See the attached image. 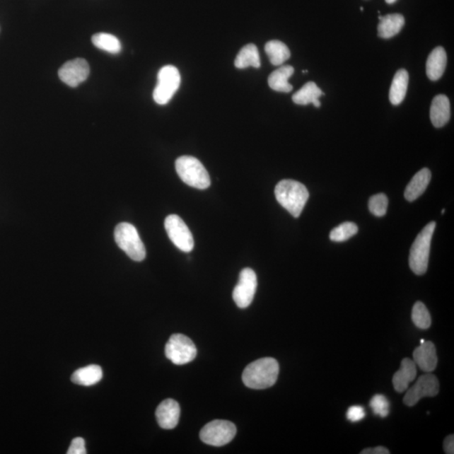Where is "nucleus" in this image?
Instances as JSON below:
<instances>
[{
    "instance_id": "30",
    "label": "nucleus",
    "mask_w": 454,
    "mask_h": 454,
    "mask_svg": "<svg viewBox=\"0 0 454 454\" xmlns=\"http://www.w3.org/2000/svg\"><path fill=\"white\" fill-rule=\"evenodd\" d=\"M371 407L376 415L386 417L390 413V402L385 396L376 395L371 400Z\"/></svg>"
},
{
    "instance_id": "26",
    "label": "nucleus",
    "mask_w": 454,
    "mask_h": 454,
    "mask_svg": "<svg viewBox=\"0 0 454 454\" xmlns=\"http://www.w3.org/2000/svg\"><path fill=\"white\" fill-rule=\"evenodd\" d=\"M92 42L97 48L111 54H117L122 50V44L115 35L108 33H98L93 35Z\"/></svg>"
},
{
    "instance_id": "39",
    "label": "nucleus",
    "mask_w": 454,
    "mask_h": 454,
    "mask_svg": "<svg viewBox=\"0 0 454 454\" xmlns=\"http://www.w3.org/2000/svg\"><path fill=\"white\" fill-rule=\"evenodd\" d=\"M444 212H445V210H443V211H442V213L443 214Z\"/></svg>"
},
{
    "instance_id": "8",
    "label": "nucleus",
    "mask_w": 454,
    "mask_h": 454,
    "mask_svg": "<svg viewBox=\"0 0 454 454\" xmlns=\"http://www.w3.org/2000/svg\"><path fill=\"white\" fill-rule=\"evenodd\" d=\"M166 357L177 365L192 362L197 349L192 340L182 334H173L165 347Z\"/></svg>"
},
{
    "instance_id": "19",
    "label": "nucleus",
    "mask_w": 454,
    "mask_h": 454,
    "mask_svg": "<svg viewBox=\"0 0 454 454\" xmlns=\"http://www.w3.org/2000/svg\"><path fill=\"white\" fill-rule=\"evenodd\" d=\"M380 24L378 25V37L390 39L399 34L404 25V18L402 15L391 14L378 16Z\"/></svg>"
},
{
    "instance_id": "18",
    "label": "nucleus",
    "mask_w": 454,
    "mask_h": 454,
    "mask_svg": "<svg viewBox=\"0 0 454 454\" xmlns=\"http://www.w3.org/2000/svg\"><path fill=\"white\" fill-rule=\"evenodd\" d=\"M431 179V173L429 168H422L417 173L404 190V197L408 202H412L419 198L425 192Z\"/></svg>"
},
{
    "instance_id": "24",
    "label": "nucleus",
    "mask_w": 454,
    "mask_h": 454,
    "mask_svg": "<svg viewBox=\"0 0 454 454\" xmlns=\"http://www.w3.org/2000/svg\"><path fill=\"white\" fill-rule=\"evenodd\" d=\"M235 68L239 69H247L248 66L252 68H260L261 62L260 52L255 44H248L243 47L235 60Z\"/></svg>"
},
{
    "instance_id": "28",
    "label": "nucleus",
    "mask_w": 454,
    "mask_h": 454,
    "mask_svg": "<svg viewBox=\"0 0 454 454\" xmlns=\"http://www.w3.org/2000/svg\"><path fill=\"white\" fill-rule=\"evenodd\" d=\"M357 225L353 222H344L334 228L330 233V239L332 242L341 243L354 237L358 233Z\"/></svg>"
},
{
    "instance_id": "36",
    "label": "nucleus",
    "mask_w": 454,
    "mask_h": 454,
    "mask_svg": "<svg viewBox=\"0 0 454 454\" xmlns=\"http://www.w3.org/2000/svg\"><path fill=\"white\" fill-rule=\"evenodd\" d=\"M307 73H308V71H307V70L303 71V74H307Z\"/></svg>"
},
{
    "instance_id": "11",
    "label": "nucleus",
    "mask_w": 454,
    "mask_h": 454,
    "mask_svg": "<svg viewBox=\"0 0 454 454\" xmlns=\"http://www.w3.org/2000/svg\"><path fill=\"white\" fill-rule=\"evenodd\" d=\"M439 392L438 378L430 373L418 378L415 385L407 390L403 402L407 407H414L424 397H433Z\"/></svg>"
},
{
    "instance_id": "6",
    "label": "nucleus",
    "mask_w": 454,
    "mask_h": 454,
    "mask_svg": "<svg viewBox=\"0 0 454 454\" xmlns=\"http://www.w3.org/2000/svg\"><path fill=\"white\" fill-rule=\"evenodd\" d=\"M181 76L175 66L167 65L159 70L158 83L153 91V100L161 105H167L180 86Z\"/></svg>"
},
{
    "instance_id": "33",
    "label": "nucleus",
    "mask_w": 454,
    "mask_h": 454,
    "mask_svg": "<svg viewBox=\"0 0 454 454\" xmlns=\"http://www.w3.org/2000/svg\"><path fill=\"white\" fill-rule=\"evenodd\" d=\"M443 449L445 453L453 454L454 453V436L449 435L444 440Z\"/></svg>"
},
{
    "instance_id": "20",
    "label": "nucleus",
    "mask_w": 454,
    "mask_h": 454,
    "mask_svg": "<svg viewBox=\"0 0 454 454\" xmlns=\"http://www.w3.org/2000/svg\"><path fill=\"white\" fill-rule=\"evenodd\" d=\"M295 72L292 66L284 65L274 71L269 75V86L273 91L282 93H289L293 90V86L289 83V79Z\"/></svg>"
},
{
    "instance_id": "4",
    "label": "nucleus",
    "mask_w": 454,
    "mask_h": 454,
    "mask_svg": "<svg viewBox=\"0 0 454 454\" xmlns=\"http://www.w3.org/2000/svg\"><path fill=\"white\" fill-rule=\"evenodd\" d=\"M176 171L180 179L194 188L206 190L211 185V177L199 160L182 156L176 160Z\"/></svg>"
},
{
    "instance_id": "21",
    "label": "nucleus",
    "mask_w": 454,
    "mask_h": 454,
    "mask_svg": "<svg viewBox=\"0 0 454 454\" xmlns=\"http://www.w3.org/2000/svg\"><path fill=\"white\" fill-rule=\"evenodd\" d=\"M324 95V93L314 82H308L298 91L293 95V103L299 105H307L313 104L317 108H320V102L319 98Z\"/></svg>"
},
{
    "instance_id": "25",
    "label": "nucleus",
    "mask_w": 454,
    "mask_h": 454,
    "mask_svg": "<svg viewBox=\"0 0 454 454\" xmlns=\"http://www.w3.org/2000/svg\"><path fill=\"white\" fill-rule=\"evenodd\" d=\"M265 52L271 64L274 66L282 65L291 57V51H289V47L286 44L277 41V40L267 42Z\"/></svg>"
},
{
    "instance_id": "14",
    "label": "nucleus",
    "mask_w": 454,
    "mask_h": 454,
    "mask_svg": "<svg viewBox=\"0 0 454 454\" xmlns=\"http://www.w3.org/2000/svg\"><path fill=\"white\" fill-rule=\"evenodd\" d=\"M413 361L422 371L431 373L438 365V356L436 347L431 342L425 341L414 351Z\"/></svg>"
},
{
    "instance_id": "1",
    "label": "nucleus",
    "mask_w": 454,
    "mask_h": 454,
    "mask_svg": "<svg viewBox=\"0 0 454 454\" xmlns=\"http://www.w3.org/2000/svg\"><path fill=\"white\" fill-rule=\"evenodd\" d=\"M279 365L273 358H264L248 365L243 373V381L248 388L264 390L278 380Z\"/></svg>"
},
{
    "instance_id": "5",
    "label": "nucleus",
    "mask_w": 454,
    "mask_h": 454,
    "mask_svg": "<svg viewBox=\"0 0 454 454\" xmlns=\"http://www.w3.org/2000/svg\"><path fill=\"white\" fill-rule=\"evenodd\" d=\"M115 240L118 247L132 260H145L146 248L134 226L127 222L119 224L115 229Z\"/></svg>"
},
{
    "instance_id": "13",
    "label": "nucleus",
    "mask_w": 454,
    "mask_h": 454,
    "mask_svg": "<svg viewBox=\"0 0 454 454\" xmlns=\"http://www.w3.org/2000/svg\"><path fill=\"white\" fill-rule=\"evenodd\" d=\"M180 407L179 403L173 399H167L159 404L156 411V417L160 426L170 430L179 424Z\"/></svg>"
},
{
    "instance_id": "37",
    "label": "nucleus",
    "mask_w": 454,
    "mask_h": 454,
    "mask_svg": "<svg viewBox=\"0 0 454 454\" xmlns=\"http://www.w3.org/2000/svg\"><path fill=\"white\" fill-rule=\"evenodd\" d=\"M424 342H425V340H424V339H421V344H424Z\"/></svg>"
},
{
    "instance_id": "34",
    "label": "nucleus",
    "mask_w": 454,
    "mask_h": 454,
    "mask_svg": "<svg viewBox=\"0 0 454 454\" xmlns=\"http://www.w3.org/2000/svg\"><path fill=\"white\" fill-rule=\"evenodd\" d=\"M390 452L385 447L378 446L373 448H366L360 453L361 454H389Z\"/></svg>"
},
{
    "instance_id": "15",
    "label": "nucleus",
    "mask_w": 454,
    "mask_h": 454,
    "mask_svg": "<svg viewBox=\"0 0 454 454\" xmlns=\"http://www.w3.org/2000/svg\"><path fill=\"white\" fill-rule=\"evenodd\" d=\"M450 117L451 108L448 98L444 95L436 96L431 102L430 109L431 123L436 128H441L449 122Z\"/></svg>"
},
{
    "instance_id": "3",
    "label": "nucleus",
    "mask_w": 454,
    "mask_h": 454,
    "mask_svg": "<svg viewBox=\"0 0 454 454\" xmlns=\"http://www.w3.org/2000/svg\"><path fill=\"white\" fill-rule=\"evenodd\" d=\"M436 228L435 222L427 224L418 234L409 251V268L417 275H422L426 272L429 267L431 238Z\"/></svg>"
},
{
    "instance_id": "22",
    "label": "nucleus",
    "mask_w": 454,
    "mask_h": 454,
    "mask_svg": "<svg viewBox=\"0 0 454 454\" xmlns=\"http://www.w3.org/2000/svg\"><path fill=\"white\" fill-rule=\"evenodd\" d=\"M409 83V74L406 69H400L395 74L390 88V101L393 105L402 103L407 95Z\"/></svg>"
},
{
    "instance_id": "27",
    "label": "nucleus",
    "mask_w": 454,
    "mask_h": 454,
    "mask_svg": "<svg viewBox=\"0 0 454 454\" xmlns=\"http://www.w3.org/2000/svg\"><path fill=\"white\" fill-rule=\"evenodd\" d=\"M412 318L415 326L421 330H426L431 327V315L426 306L421 301H417L414 305Z\"/></svg>"
},
{
    "instance_id": "16",
    "label": "nucleus",
    "mask_w": 454,
    "mask_h": 454,
    "mask_svg": "<svg viewBox=\"0 0 454 454\" xmlns=\"http://www.w3.org/2000/svg\"><path fill=\"white\" fill-rule=\"evenodd\" d=\"M417 365L413 360L404 359L400 368L393 376V386L395 391L403 393L408 389L409 383L415 380L417 377Z\"/></svg>"
},
{
    "instance_id": "7",
    "label": "nucleus",
    "mask_w": 454,
    "mask_h": 454,
    "mask_svg": "<svg viewBox=\"0 0 454 454\" xmlns=\"http://www.w3.org/2000/svg\"><path fill=\"white\" fill-rule=\"evenodd\" d=\"M237 433V427L233 422L215 420L209 422L200 431L199 437L204 443L221 447L229 443Z\"/></svg>"
},
{
    "instance_id": "31",
    "label": "nucleus",
    "mask_w": 454,
    "mask_h": 454,
    "mask_svg": "<svg viewBox=\"0 0 454 454\" xmlns=\"http://www.w3.org/2000/svg\"><path fill=\"white\" fill-rule=\"evenodd\" d=\"M68 454H86V441L82 438H75L71 443Z\"/></svg>"
},
{
    "instance_id": "29",
    "label": "nucleus",
    "mask_w": 454,
    "mask_h": 454,
    "mask_svg": "<svg viewBox=\"0 0 454 454\" xmlns=\"http://www.w3.org/2000/svg\"><path fill=\"white\" fill-rule=\"evenodd\" d=\"M388 198L385 194L373 195L368 202L369 211L376 216H384L388 209Z\"/></svg>"
},
{
    "instance_id": "17",
    "label": "nucleus",
    "mask_w": 454,
    "mask_h": 454,
    "mask_svg": "<svg viewBox=\"0 0 454 454\" xmlns=\"http://www.w3.org/2000/svg\"><path fill=\"white\" fill-rule=\"evenodd\" d=\"M447 66V53L442 47L434 49L426 61V75L431 81L442 78Z\"/></svg>"
},
{
    "instance_id": "38",
    "label": "nucleus",
    "mask_w": 454,
    "mask_h": 454,
    "mask_svg": "<svg viewBox=\"0 0 454 454\" xmlns=\"http://www.w3.org/2000/svg\"><path fill=\"white\" fill-rule=\"evenodd\" d=\"M360 10H361V11H363V7L360 8Z\"/></svg>"
},
{
    "instance_id": "23",
    "label": "nucleus",
    "mask_w": 454,
    "mask_h": 454,
    "mask_svg": "<svg viewBox=\"0 0 454 454\" xmlns=\"http://www.w3.org/2000/svg\"><path fill=\"white\" fill-rule=\"evenodd\" d=\"M103 377V371L99 365L92 364L76 371L71 380L79 385L91 386L97 384Z\"/></svg>"
},
{
    "instance_id": "35",
    "label": "nucleus",
    "mask_w": 454,
    "mask_h": 454,
    "mask_svg": "<svg viewBox=\"0 0 454 454\" xmlns=\"http://www.w3.org/2000/svg\"><path fill=\"white\" fill-rule=\"evenodd\" d=\"M396 1H397V0H385V2L389 4H392Z\"/></svg>"
},
{
    "instance_id": "32",
    "label": "nucleus",
    "mask_w": 454,
    "mask_h": 454,
    "mask_svg": "<svg viewBox=\"0 0 454 454\" xmlns=\"http://www.w3.org/2000/svg\"><path fill=\"white\" fill-rule=\"evenodd\" d=\"M365 417L364 408L360 406H353L348 409L347 418L351 422L361 421Z\"/></svg>"
},
{
    "instance_id": "12",
    "label": "nucleus",
    "mask_w": 454,
    "mask_h": 454,
    "mask_svg": "<svg viewBox=\"0 0 454 454\" xmlns=\"http://www.w3.org/2000/svg\"><path fill=\"white\" fill-rule=\"evenodd\" d=\"M90 72V65L86 60L76 59L66 62L59 69V76L66 86L75 88L86 81Z\"/></svg>"
},
{
    "instance_id": "2",
    "label": "nucleus",
    "mask_w": 454,
    "mask_h": 454,
    "mask_svg": "<svg viewBox=\"0 0 454 454\" xmlns=\"http://www.w3.org/2000/svg\"><path fill=\"white\" fill-rule=\"evenodd\" d=\"M278 202L293 217H299L309 199V192L301 182L292 180L280 181L275 187Z\"/></svg>"
},
{
    "instance_id": "9",
    "label": "nucleus",
    "mask_w": 454,
    "mask_h": 454,
    "mask_svg": "<svg viewBox=\"0 0 454 454\" xmlns=\"http://www.w3.org/2000/svg\"><path fill=\"white\" fill-rule=\"evenodd\" d=\"M164 226H165L168 238L177 248L185 252L193 250L194 246L193 235L179 216H168L164 222Z\"/></svg>"
},
{
    "instance_id": "10",
    "label": "nucleus",
    "mask_w": 454,
    "mask_h": 454,
    "mask_svg": "<svg viewBox=\"0 0 454 454\" xmlns=\"http://www.w3.org/2000/svg\"><path fill=\"white\" fill-rule=\"evenodd\" d=\"M257 286V279L255 271L249 268L243 269L233 295V300L239 308H247L251 305Z\"/></svg>"
}]
</instances>
